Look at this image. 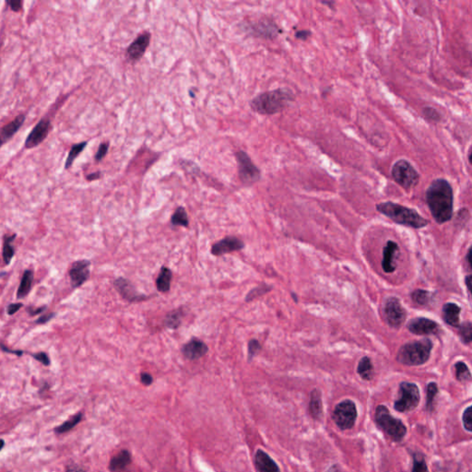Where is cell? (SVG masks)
Here are the masks:
<instances>
[{
    "label": "cell",
    "mask_w": 472,
    "mask_h": 472,
    "mask_svg": "<svg viewBox=\"0 0 472 472\" xmlns=\"http://www.w3.org/2000/svg\"><path fill=\"white\" fill-rule=\"evenodd\" d=\"M458 327H459V335L461 338V341L465 344H469L471 342V323L467 321V322L464 323Z\"/></svg>",
    "instance_id": "obj_36"
},
{
    "label": "cell",
    "mask_w": 472,
    "mask_h": 472,
    "mask_svg": "<svg viewBox=\"0 0 472 472\" xmlns=\"http://www.w3.org/2000/svg\"><path fill=\"white\" fill-rule=\"evenodd\" d=\"M391 175L394 181L405 190H411L416 187L420 181V173L407 160H398L393 164Z\"/></svg>",
    "instance_id": "obj_6"
},
{
    "label": "cell",
    "mask_w": 472,
    "mask_h": 472,
    "mask_svg": "<svg viewBox=\"0 0 472 472\" xmlns=\"http://www.w3.org/2000/svg\"><path fill=\"white\" fill-rule=\"evenodd\" d=\"M184 313H185L183 308L174 309L173 311L169 312L164 318V326L170 329H177L178 327L181 326Z\"/></svg>",
    "instance_id": "obj_27"
},
{
    "label": "cell",
    "mask_w": 472,
    "mask_h": 472,
    "mask_svg": "<svg viewBox=\"0 0 472 472\" xmlns=\"http://www.w3.org/2000/svg\"><path fill=\"white\" fill-rule=\"evenodd\" d=\"M438 394V387L435 382H431L426 388V410L432 412L434 410L435 399Z\"/></svg>",
    "instance_id": "obj_32"
},
{
    "label": "cell",
    "mask_w": 472,
    "mask_h": 472,
    "mask_svg": "<svg viewBox=\"0 0 472 472\" xmlns=\"http://www.w3.org/2000/svg\"><path fill=\"white\" fill-rule=\"evenodd\" d=\"M463 426L467 432L472 431V417H471V407H467L463 413L462 416Z\"/></svg>",
    "instance_id": "obj_40"
},
{
    "label": "cell",
    "mask_w": 472,
    "mask_h": 472,
    "mask_svg": "<svg viewBox=\"0 0 472 472\" xmlns=\"http://www.w3.org/2000/svg\"><path fill=\"white\" fill-rule=\"evenodd\" d=\"M332 419L341 430H350L355 424L357 408L351 399H345L336 405L332 413Z\"/></svg>",
    "instance_id": "obj_8"
},
{
    "label": "cell",
    "mask_w": 472,
    "mask_h": 472,
    "mask_svg": "<svg viewBox=\"0 0 472 472\" xmlns=\"http://www.w3.org/2000/svg\"><path fill=\"white\" fill-rule=\"evenodd\" d=\"M398 251V245L393 241H388L383 250L382 268L386 273H392L396 269V264L394 261L395 255Z\"/></svg>",
    "instance_id": "obj_20"
},
{
    "label": "cell",
    "mask_w": 472,
    "mask_h": 472,
    "mask_svg": "<svg viewBox=\"0 0 472 472\" xmlns=\"http://www.w3.org/2000/svg\"><path fill=\"white\" fill-rule=\"evenodd\" d=\"M66 472H85L81 467L78 466H71L66 469Z\"/></svg>",
    "instance_id": "obj_51"
},
{
    "label": "cell",
    "mask_w": 472,
    "mask_h": 472,
    "mask_svg": "<svg viewBox=\"0 0 472 472\" xmlns=\"http://www.w3.org/2000/svg\"><path fill=\"white\" fill-rule=\"evenodd\" d=\"M470 281H471V276H470V275H468V276H467V278L465 279V282H466V285H467L468 293H470V288H469V286H470Z\"/></svg>",
    "instance_id": "obj_52"
},
{
    "label": "cell",
    "mask_w": 472,
    "mask_h": 472,
    "mask_svg": "<svg viewBox=\"0 0 472 472\" xmlns=\"http://www.w3.org/2000/svg\"><path fill=\"white\" fill-rule=\"evenodd\" d=\"M456 369V378L459 382H468L471 380V374L467 365L463 362H458L455 365Z\"/></svg>",
    "instance_id": "obj_33"
},
{
    "label": "cell",
    "mask_w": 472,
    "mask_h": 472,
    "mask_svg": "<svg viewBox=\"0 0 472 472\" xmlns=\"http://www.w3.org/2000/svg\"><path fill=\"white\" fill-rule=\"evenodd\" d=\"M87 145H88V141H82V142L74 144L71 147V150H70L69 155H68L66 160H65V166H64L65 170H69V169L71 168V166L74 164L75 160L85 150V148Z\"/></svg>",
    "instance_id": "obj_29"
},
{
    "label": "cell",
    "mask_w": 472,
    "mask_h": 472,
    "mask_svg": "<svg viewBox=\"0 0 472 472\" xmlns=\"http://www.w3.org/2000/svg\"><path fill=\"white\" fill-rule=\"evenodd\" d=\"M4 445H5V441L3 439H0V451L4 447Z\"/></svg>",
    "instance_id": "obj_54"
},
{
    "label": "cell",
    "mask_w": 472,
    "mask_h": 472,
    "mask_svg": "<svg viewBox=\"0 0 472 472\" xmlns=\"http://www.w3.org/2000/svg\"><path fill=\"white\" fill-rule=\"evenodd\" d=\"M91 261L82 259L78 261L73 262L71 265L69 275L71 278V286L73 289L80 288L83 285L86 281L89 280L91 272H89Z\"/></svg>",
    "instance_id": "obj_12"
},
{
    "label": "cell",
    "mask_w": 472,
    "mask_h": 472,
    "mask_svg": "<svg viewBox=\"0 0 472 472\" xmlns=\"http://www.w3.org/2000/svg\"><path fill=\"white\" fill-rule=\"evenodd\" d=\"M420 399V390L416 384L402 382L399 385V398L394 403V409L398 412H412L418 407Z\"/></svg>",
    "instance_id": "obj_7"
},
{
    "label": "cell",
    "mask_w": 472,
    "mask_h": 472,
    "mask_svg": "<svg viewBox=\"0 0 472 472\" xmlns=\"http://www.w3.org/2000/svg\"><path fill=\"white\" fill-rule=\"evenodd\" d=\"M55 316H56V313H43L40 318H38L35 322H36V324H38V325L47 324V323L49 322V321H51V319L55 318Z\"/></svg>",
    "instance_id": "obj_44"
},
{
    "label": "cell",
    "mask_w": 472,
    "mask_h": 472,
    "mask_svg": "<svg viewBox=\"0 0 472 472\" xmlns=\"http://www.w3.org/2000/svg\"><path fill=\"white\" fill-rule=\"evenodd\" d=\"M470 257H471V248L468 249L467 254V261L469 266H471V259H470Z\"/></svg>",
    "instance_id": "obj_53"
},
{
    "label": "cell",
    "mask_w": 472,
    "mask_h": 472,
    "mask_svg": "<svg viewBox=\"0 0 472 472\" xmlns=\"http://www.w3.org/2000/svg\"><path fill=\"white\" fill-rule=\"evenodd\" d=\"M100 177H101V173L97 172V173H91L89 175H87L86 178H87L88 181H94V180H97Z\"/></svg>",
    "instance_id": "obj_50"
},
{
    "label": "cell",
    "mask_w": 472,
    "mask_h": 472,
    "mask_svg": "<svg viewBox=\"0 0 472 472\" xmlns=\"http://www.w3.org/2000/svg\"><path fill=\"white\" fill-rule=\"evenodd\" d=\"M271 290H272V287L266 285V284L258 286L257 288H255V289H253L252 290L249 291V294H248V295H246V297H245V302L253 301V300L256 299L257 297L262 296V295H265L266 293H268Z\"/></svg>",
    "instance_id": "obj_37"
},
{
    "label": "cell",
    "mask_w": 472,
    "mask_h": 472,
    "mask_svg": "<svg viewBox=\"0 0 472 472\" xmlns=\"http://www.w3.org/2000/svg\"><path fill=\"white\" fill-rule=\"evenodd\" d=\"M357 373L365 381H370L374 377V366L369 357H364L359 362L357 367Z\"/></svg>",
    "instance_id": "obj_26"
},
{
    "label": "cell",
    "mask_w": 472,
    "mask_h": 472,
    "mask_svg": "<svg viewBox=\"0 0 472 472\" xmlns=\"http://www.w3.org/2000/svg\"><path fill=\"white\" fill-rule=\"evenodd\" d=\"M46 310H47V307L42 306V307H39V308H29L28 312L31 317H34V316H37V314L43 313Z\"/></svg>",
    "instance_id": "obj_49"
},
{
    "label": "cell",
    "mask_w": 472,
    "mask_h": 472,
    "mask_svg": "<svg viewBox=\"0 0 472 472\" xmlns=\"http://www.w3.org/2000/svg\"><path fill=\"white\" fill-rule=\"evenodd\" d=\"M384 313L386 321L394 328L401 327L407 318V312L397 297H388L385 301Z\"/></svg>",
    "instance_id": "obj_10"
},
{
    "label": "cell",
    "mask_w": 472,
    "mask_h": 472,
    "mask_svg": "<svg viewBox=\"0 0 472 472\" xmlns=\"http://www.w3.org/2000/svg\"><path fill=\"white\" fill-rule=\"evenodd\" d=\"M412 299L417 304L427 305L430 303L432 295L428 290H415L412 294Z\"/></svg>",
    "instance_id": "obj_35"
},
{
    "label": "cell",
    "mask_w": 472,
    "mask_h": 472,
    "mask_svg": "<svg viewBox=\"0 0 472 472\" xmlns=\"http://www.w3.org/2000/svg\"><path fill=\"white\" fill-rule=\"evenodd\" d=\"M171 223L173 226H183V227H188L189 225V220H188V216H187V211L183 207H178L177 209L174 211L172 218H171Z\"/></svg>",
    "instance_id": "obj_30"
},
{
    "label": "cell",
    "mask_w": 472,
    "mask_h": 472,
    "mask_svg": "<svg viewBox=\"0 0 472 472\" xmlns=\"http://www.w3.org/2000/svg\"><path fill=\"white\" fill-rule=\"evenodd\" d=\"M294 101L295 94L291 91L277 89L258 94L251 101L250 106L259 115L272 116L283 111Z\"/></svg>",
    "instance_id": "obj_2"
},
{
    "label": "cell",
    "mask_w": 472,
    "mask_h": 472,
    "mask_svg": "<svg viewBox=\"0 0 472 472\" xmlns=\"http://www.w3.org/2000/svg\"><path fill=\"white\" fill-rule=\"evenodd\" d=\"M108 150H109V143L108 142H103L101 145L99 146L98 150H97L95 157H94L95 162L100 163L107 154Z\"/></svg>",
    "instance_id": "obj_41"
},
{
    "label": "cell",
    "mask_w": 472,
    "mask_h": 472,
    "mask_svg": "<svg viewBox=\"0 0 472 472\" xmlns=\"http://www.w3.org/2000/svg\"><path fill=\"white\" fill-rule=\"evenodd\" d=\"M24 306V304L21 303H15V304H10L7 307V313L9 316H13L17 312H19V309Z\"/></svg>",
    "instance_id": "obj_45"
},
{
    "label": "cell",
    "mask_w": 472,
    "mask_h": 472,
    "mask_svg": "<svg viewBox=\"0 0 472 472\" xmlns=\"http://www.w3.org/2000/svg\"><path fill=\"white\" fill-rule=\"evenodd\" d=\"M52 123L50 118L42 117L40 121L34 126L33 130L30 132L25 142L24 148L27 150H32L33 148L37 147L47 140L51 130Z\"/></svg>",
    "instance_id": "obj_11"
},
{
    "label": "cell",
    "mask_w": 472,
    "mask_h": 472,
    "mask_svg": "<svg viewBox=\"0 0 472 472\" xmlns=\"http://www.w3.org/2000/svg\"><path fill=\"white\" fill-rule=\"evenodd\" d=\"M244 248V243L235 236H226L211 248V254L215 257H220L226 254L240 251Z\"/></svg>",
    "instance_id": "obj_15"
},
{
    "label": "cell",
    "mask_w": 472,
    "mask_h": 472,
    "mask_svg": "<svg viewBox=\"0 0 472 472\" xmlns=\"http://www.w3.org/2000/svg\"><path fill=\"white\" fill-rule=\"evenodd\" d=\"M209 351V348L206 343L200 341L197 338H193L189 342L186 343L182 349L183 355L187 360H198L203 356L206 355Z\"/></svg>",
    "instance_id": "obj_17"
},
{
    "label": "cell",
    "mask_w": 472,
    "mask_h": 472,
    "mask_svg": "<svg viewBox=\"0 0 472 472\" xmlns=\"http://www.w3.org/2000/svg\"><path fill=\"white\" fill-rule=\"evenodd\" d=\"M255 465L257 472H281L277 463L261 449L256 452Z\"/></svg>",
    "instance_id": "obj_19"
},
{
    "label": "cell",
    "mask_w": 472,
    "mask_h": 472,
    "mask_svg": "<svg viewBox=\"0 0 472 472\" xmlns=\"http://www.w3.org/2000/svg\"><path fill=\"white\" fill-rule=\"evenodd\" d=\"M25 120L26 116L24 114H20L10 123L0 127V149L15 136V134L24 126Z\"/></svg>",
    "instance_id": "obj_18"
},
{
    "label": "cell",
    "mask_w": 472,
    "mask_h": 472,
    "mask_svg": "<svg viewBox=\"0 0 472 472\" xmlns=\"http://www.w3.org/2000/svg\"><path fill=\"white\" fill-rule=\"evenodd\" d=\"M422 114L427 120L433 122V123H438L441 121V118H442L440 113L435 108L430 107V106L423 108Z\"/></svg>",
    "instance_id": "obj_38"
},
{
    "label": "cell",
    "mask_w": 472,
    "mask_h": 472,
    "mask_svg": "<svg viewBox=\"0 0 472 472\" xmlns=\"http://www.w3.org/2000/svg\"><path fill=\"white\" fill-rule=\"evenodd\" d=\"M375 423L392 441L399 443L407 435V427L399 419L391 415L385 405L375 409Z\"/></svg>",
    "instance_id": "obj_5"
},
{
    "label": "cell",
    "mask_w": 472,
    "mask_h": 472,
    "mask_svg": "<svg viewBox=\"0 0 472 472\" xmlns=\"http://www.w3.org/2000/svg\"><path fill=\"white\" fill-rule=\"evenodd\" d=\"M150 33L146 32L140 34L126 49V56L127 60L133 63L140 60L144 56L146 50L150 46Z\"/></svg>",
    "instance_id": "obj_14"
},
{
    "label": "cell",
    "mask_w": 472,
    "mask_h": 472,
    "mask_svg": "<svg viewBox=\"0 0 472 472\" xmlns=\"http://www.w3.org/2000/svg\"><path fill=\"white\" fill-rule=\"evenodd\" d=\"M141 382L145 386H150V384L153 382V378L150 374L148 373H142L141 374Z\"/></svg>",
    "instance_id": "obj_47"
},
{
    "label": "cell",
    "mask_w": 472,
    "mask_h": 472,
    "mask_svg": "<svg viewBox=\"0 0 472 472\" xmlns=\"http://www.w3.org/2000/svg\"><path fill=\"white\" fill-rule=\"evenodd\" d=\"M309 412L314 420H320L323 415L322 395L319 389H313L310 394Z\"/></svg>",
    "instance_id": "obj_22"
},
{
    "label": "cell",
    "mask_w": 472,
    "mask_h": 472,
    "mask_svg": "<svg viewBox=\"0 0 472 472\" xmlns=\"http://www.w3.org/2000/svg\"><path fill=\"white\" fill-rule=\"evenodd\" d=\"M375 209L397 224L412 227L414 229L423 228L428 224V220L421 217L415 210L391 201L379 203L375 206Z\"/></svg>",
    "instance_id": "obj_3"
},
{
    "label": "cell",
    "mask_w": 472,
    "mask_h": 472,
    "mask_svg": "<svg viewBox=\"0 0 472 472\" xmlns=\"http://www.w3.org/2000/svg\"><path fill=\"white\" fill-rule=\"evenodd\" d=\"M312 33L308 31V30H302V31H298L295 33V37L296 39H299V40H303V41H305L307 40L310 36H311Z\"/></svg>",
    "instance_id": "obj_46"
},
{
    "label": "cell",
    "mask_w": 472,
    "mask_h": 472,
    "mask_svg": "<svg viewBox=\"0 0 472 472\" xmlns=\"http://www.w3.org/2000/svg\"><path fill=\"white\" fill-rule=\"evenodd\" d=\"M408 329L415 335H431L437 334L439 325L429 318H417L412 319L408 324Z\"/></svg>",
    "instance_id": "obj_16"
},
{
    "label": "cell",
    "mask_w": 472,
    "mask_h": 472,
    "mask_svg": "<svg viewBox=\"0 0 472 472\" xmlns=\"http://www.w3.org/2000/svg\"><path fill=\"white\" fill-rule=\"evenodd\" d=\"M235 158L238 164L239 177L244 185H253L260 180L261 172L246 152L240 150L235 153Z\"/></svg>",
    "instance_id": "obj_9"
},
{
    "label": "cell",
    "mask_w": 472,
    "mask_h": 472,
    "mask_svg": "<svg viewBox=\"0 0 472 472\" xmlns=\"http://www.w3.org/2000/svg\"><path fill=\"white\" fill-rule=\"evenodd\" d=\"M425 199L435 221L443 224L453 216L454 193L450 183L437 178L431 183L425 193Z\"/></svg>",
    "instance_id": "obj_1"
},
{
    "label": "cell",
    "mask_w": 472,
    "mask_h": 472,
    "mask_svg": "<svg viewBox=\"0 0 472 472\" xmlns=\"http://www.w3.org/2000/svg\"><path fill=\"white\" fill-rule=\"evenodd\" d=\"M130 463V453L127 450H122L111 459L109 468L112 472H121L126 469Z\"/></svg>",
    "instance_id": "obj_23"
},
{
    "label": "cell",
    "mask_w": 472,
    "mask_h": 472,
    "mask_svg": "<svg viewBox=\"0 0 472 472\" xmlns=\"http://www.w3.org/2000/svg\"><path fill=\"white\" fill-rule=\"evenodd\" d=\"M82 419V413H78L75 416L71 417L70 420L65 421L64 423H62L61 425L57 426L56 429H55V433L56 434H58V435H62V434H65V433H68L70 431L72 430L76 425H78L80 423V421Z\"/></svg>",
    "instance_id": "obj_31"
},
{
    "label": "cell",
    "mask_w": 472,
    "mask_h": 472,
    "mask_svg": "<svg viewBox=\"0 0 472 472\" xmlns=\"http://www.w3.org/2000/svg\"><path fill=\"white\" fill-rule=\"evenodd\" d=\"M17 234L6 235L3 242V250H2V257L6 265H9L15 255V248L12 243L14 242Z\"/></svg>",
    "instance_id": "obj_28"
},
{
    "label": "cell",
    "mask_w": 472,
    "mask_h": 472,
    "mask_svg": "<svg viewBox=\"0 0 472 472\" xmlns=\"http://www.w3.org/2000/svg\"><path fill=\"white\" fill-rule=\"evenodd\" d=\"M261 344L257 340H251L248 342V360H252L261 351Z\"/></svg>",
    "instance_id": "obj_39"
},
{
    "label": "cell",
    "mask_w": 472,
    "mask_h": 472,
    "mask_svg": "<svg viewBox=\"0 0 472 472\" xmlns=\"http://www.w3.org/2000/svg\"><path fill=\"white\" fill-rule=\"evenodd\" d=\"M412 472H429L426 464L425 458L421 453H413L412 455Z\"/></svg>",
    "instance_id": "obj_34"
},
{
    "label": "cell",
    "mask_w": 472,
    "mask_h": 472,
    "mask_svg": "<svg viewBox=\"0 0 472 472\" xmlns=\"http://www.w3.org/2000/svg\"><path fill=\"white\" fill-rule=\"evenodd\" d=\"M461 308L458 306V304H453V303H448L445 304L443 307V318L444 322L448 324L450 326L454 327H458L460 326V314Z\"/></svg>",
    "instance_id": "obj_21"
},
{
    "label": "cell",
    "mask_w": 472,
    "mask_h": 472,
    "mask_svg": "<svg viewBox=\"0 0 472 472\" xmlns=\"http://www.w3.org/2000/svg\"><path fill=\"white\" fill-rule=\"evenodd\" d=\"M33 358L35 360L38 361L39 363H41L42 365H46V366H49L51 365V361H50V358L49 356L47 355L46 352H37V353H33L32 354Z\"/></svg>",
    "instance_id": "obj_42"
},
{
    "label": "cell",
    "mask_w": 472,
    "mask_h": 472,
    "mask_svg": "<svg viewBox=\"0 0 472 472\" xmlns=\"http://www.w3.org/2000/svg\"><path fill=\"white\" fill-rule=\"evenodd\" d=\"M433 350V342L430 339L406 343L397 351V361L408 366H418L429 360Z\"/></svg>",
    "instance_id": "obj_4"
},
{
    "label": "cell",
    "mask_w": 472,
    "mask_h": 472,
    "mask_svg": "<svg viewBox=\"0 0 472 472\" xmlns=\"http://www.w3.org/2000/svg\"><path fill=\"white\" fill-rule=\"evenodd\" d=\"M114 286L119 295H121L122 298L129 303H139L148 298L146 295L140 294L132 282L125 278L121 277L117 279L114 282Z\"/></svg>",
    "instance_id": "obj_13"
},
{
    "label": "cell",
    "mask_w": 472,
    "mask_h": 472,
    "mask_svg": "<svg viewBox=\"0 0 472 472\" xmlns=\"http://www.w3.org/2000/svg\"><path fill=\"white\" fill-rule=\"evenodd\" d=\"M7 4L10 6V10L14 12H19L23 10V1L20 0H9L7 1Z\"/></svg>",
    "instance_id": "obj_43"
},
{
    "label": "cell",
    "mask_w": 472,
    "mask_h": 472,
    "mask_svg": "<svg viewBox=\"0 0 472 472\" xmlns=\"http://www.w3.org/2000/svg\"><path fill=\"white\" fill-rule=\"evenodd\" d=\"M172 277H173L172 271L169 267L163 266L161 268V272H160L159 275H158L157 280H156L157 290L161 291V293H163V294L169 291L170 287H171Z\"/></svg>",
    "instance_id": "obj_25"
},
{
    "label": "cell",
    "mask_w": 472,
    "mask_h": 472,
    "mask_svg": "<svg viewBox=\"0 0 472 472\" xmlns=\"http://www.w3.org/2000/svg\"><path fill=\"white\" fill-rule=\"evenodd\" d=\"M0 348H1V350L4 351V352H8V353H11V354H15V355L17 356H21L24 353V351H20V350H18V351L10 350L8 347H6L5 345H3V344H0Z\"/></svg>",
    "instance_id": "obj_48"
},
{
    "label": "cell",
    "mask_w": 472,
    "mask_h": 472,
    "mask_svg": "<svg viewBox=\"0 0 472 472\" xmlns=\"http://www.w3.org/2000/svg\"><path fill=\"white\" fill-rule=\"evenodd\" d=\"M33 282V272L32 269L24 271V275L20 280L18 291H17V299H24L30 294L32 290Z\"/></svg>",
    "instance_id": "obj_24"
}]
</instances>
